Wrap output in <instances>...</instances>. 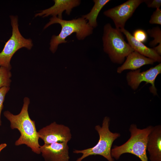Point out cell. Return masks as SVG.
Here are the masks:
<instances>
[{
	"mask_svg": "<svg viewBox=\"0 0 161 161\" xmlns=\"http://www.w3.org/2000/svg\"><path fill=\"white\" fill-rule=\"evenodd\" d=\"M24 103L19 114L14 115L8 111L4 112V116L10 123L12 129H16L20 133L19 138L15 142V145L18 146L25 144L30 148L32 151L37 154L41 153L39 144V137L35 127V121L30 118L28 112L30 99L24 98Z\"/></svg>",
	"mask_w": 161,
	"mask_h": 161,
	"instance_id": "obj_1",
	"label": "cell"
},
{
	"mask_svg": "<svg viewBox=\"0 0 161 161\" xmlns=\"http://www.w3.org/2000/svg\"><path fill=\"white\" fill-rule=\"evenodd\" d=\"M49 20V22L44 26V29L55 23L59 24L61 27L58 35H53L50 40L49 49L53 53L56 51L59 44L67 42L66 39L72 33H76L78 40H83L93 33V28L82 17L66 20L60 19L57 16H53Z\"/></svg>",
	"mask_w": 161,
	"mask_h": 161,
	"instance_id": "obj_2",
	"label": "cell"
},
{
	"mask_svg": "<svg viewBox=\"0 0 161 161\" xmlns=\"http://www.w3.org/2000/svg\"><path fill=\"white\" fill-rule=\"evenodd\" d=\"M153 127L149 126L143 129H138L134 124H131L129 130L131 137L124 144L115 145L111 149L112 157L118 159L123 154L129 153L139 157L142 161H148L146 150L148 137Z\"/></svg>",
	"mask_w": 161,
	"mask_h": 161,
	"instance_id": "obj_3",
	"label": "cell"
},
{
	"mask_svg": "<svg viewBox=\"0 0 161 161\" xmlns=\"http://www.w3.org/2000/svg\"><path fill=\"white\" fill-rule=\"evenodd\" d=\"M103 50L114 63L122 64L129 54L134 51L125 40L120 30L109 23L105 25L102 37Z\"/></svg>",
	"mask_w": 161,
	"mask_h": 161,
	"instance_id": "obj_4",
	"label": "cell"
},
{
	"mask_svg": "<svg viewBox=\"0 0 161 161\" xmlns=\"http://www.w3.org/2000/svg\"><path fill=\"white\" fill-rule=\"evenodd\" d=\"M110 119L105 117L103 120L102 126H96L95 129L99 136L97 143L94 147L82 150H75V153H81L82 155L76 161H81L83 159L89 156L100 155L109 161H114L111 155L112 145L114 141L120 136V134L112 133L109 129Z\"/></svg>",
	"mask_w": 161,
	"mask_h": 161,
	"instance_id": "obj_5",
	"label": "cell"
},
{
	"mask_svg": "<svg viewBox=\"0 0 161 161\" xmlns=\"http://www.w3.org/2000/svg\"><path fill=\"white\" fill-rule=\"evenodd\" d=\"M10 17L12 28V35L0 53V67L3 66L10 70L12 68L10 61L15 53L23 47L30 50L33 44L31 39L25 38L21 34L17 16H10Z\"/></svg>",
	"mask_w": 161,
	"mask_h": 161,
	"instance_id": "obj_6",
	"label": "cell"
},
{
	"mask_svg": "<svg viewBox=\"0 0 161 161\" xmlns=\"http://www.w3.org/2000/svg\"><path fill=\"white\" fill-rule=\"evenodd\" d=\"M144 0H129L124 3L105 11L103 14L113 21L116 28H124L127 20L133 15L137 7Z\"/></svg>",
	"mask_w": 161,
	"mask_h": 161,
	"instance_id": "obj_7",
	"label": "cell"
},
{
	"mask_svg": "<svg viewBox=\"0 0 161 161\" xmlns=\"http://www.w3.org/2000/svg\"><path fill=\"white\" fill-rule=\"evenodd\" d=\"M38 134L39 138L43 140L44 144L68 143L72 138L69 127L55 122L40 129Z\"/></svg>",
	"mask_w": 161,
	"mask_h": 161,
	"instance_id": "obj_8",
	"label": "cell"
},
{
	"mask_svg": "<svg viewBox=\"0 0 161 161\" xmlns=\"http://www.w3.org/2000/svg\"><path fill=\"white\" fill-rule=\"evenodd\" d=\"M140 70L138 69L127 73L126 79L128 85L132 89L135 90L142 82H145L146 83H149L151 85L149 89L151 92L154 95H157V90L154 83L156 77L161 73V63L146 71L140 72Z\"/></svg>",
	"mask_w": 161,
	"mask_h": 161,
	"instance_id": "obj_9",
	"label": "cell"
},
{
	"mask_svg": "<svg viewBox=\"0 0 161 161\" xmlns=\"http://www.w3.org/2000/svg\"><path fill=\"white\" fill-rule=\"evenodd\" d=\"M40 151L46 161H69V147L67 143L44 144Z\"/></svg>",
	"mask_w": 161,
	"mask_h": 161,
	"instance_id": "obj_10",
	"label": "cell"
},
{
	"mask_svg": "<svg viewBox=\"0 0 161 161\" xmlns=\"http://www.w3.org/2000/svg\"><path fill=\"white\" fill-rule=\"evenodd\" d=\"M54 5L50 7L40 11L35 15V17L42 16L43 17L49 16H57L58 18L62 19L63 12L65 11L66 13L69 15L72 9L78 6L80 1L79 0H54Z\"/></svg>",
	"mask_w": 161,
	"mask_h": 161,
	"instance_id": "obj_11",
	"label": "cell"
},
{
	"mask_svg": "<svg viewBox=\"0 0 161 161\" xmlns=\"http://www.w3.org/2000/svg\"><path fill=\"white\" fill-rule=\"evenodd\" d=\"M147 150L151 161H161V126L153 127L148 137Z\"/></svg>",
	"mask_w": 161,
	"mask_h": 161,
	"instance_id": "obj_12",
	"label": "cell"
},
{
	"mask_svg": "<svg viewBox=\"0 0 161 161\" xmlns=\"http://www.w3.org/2000/svg\"><path fill=\"white\" fill-rule=\"evenodd\" d=\"M120 30L126 36L128 43L134 51L153 60L155 62H161V56L156 52L153 48L148 47L143 43L137 41L132 35L125 28Z\"/></svg>",
	"mask_w": 161,
	"mask_h": 161,
	"instance_id": "obj_13",
	"label": "cell"
},
{
	"mask_svg": "<svg viewBox=\"0 0 161 161\" xmlns=\"http://www.w3.org/2000/svg\"><path fill=\"white\" fill-rule=\"evenodd\" d=\"M154 62L153 60L134 51L127 57L125 61L118 68L117 71L120 73L126 69L137 70L144 65L152 64Z\"/></svg>",
	"mask_w": 161,
	"mask_h": 161,
	"instance_id": "obj_14",
	"label": "cell"
},
{
	"mask_svg": "<svg viewBox=\"0 0 161 161\" xmlns=\"http://www.w3.org/2000/svg\"><path fill=\"white\" fill-rule=\"evenodd\" d=\"M93 1L94 4L90 12L86 15L82 16V17L86 20H88L89 25L93 28L97 26V19L100 10L110 0H94Z\"/></svg>",
	"mask_w": 161,
	"mask_h": 161,
	"instance_id": "obj_15",
	"label": "cell"
},
{
	"mask_svg": "<svg viewBox=\"0 0 161 161\" xmlns=\"http://www.w3.org/2000/svg\"><path fill=\"white\" fill-rule=\"evenodd\" d=\"M7 68L0 67V89L4 87H10L11 80V73Z\"/></svg>",
	"mask_w": 161,
	"mask_h": 161,
	"instance_id": "obj_16",
	"label": "cell"
},
{
	"mask_svg": "<svg viewBox=\"0 0 161 161\" xmlns=\"http://www.w3.org/2000/svg\"><path fill=\"white\" fill-rule=\"evenodd\" d=\"M147 32L151 37L154 38V40L149 43L150 47H154L158 44H161V30L159 27L148 30Z\"/></svg>",
	"mask_w": 161,
	"mask_h": 161,
	"instance_id": "obj_17",
	"label": "cell"
},
{
	"mask_svg": "<svg viewBox=\"0 0 161 161\" xmlns=\"http://www.w3.org/2000/svg\"><path fill=\"white\" fill-rule=\"evenodd\" d=\"M132 36L137 41L142 43L146 42L147 40V33L144 30L141 29L135 30Z\"/></svg>",
	"mask_w": 161,
	"mask_h": 161,
	"instance_id": "obj_18",
	"label": "cell"
},
{
	"mask_svg": "<svg viewBox=\"0 0 161 161\" xmlns=\"http://www.w3.org/2000/svg\"><path fill=\"white\" fill-rule=\"evenodd\" d=\"M151 24H156L161 25V10L160 8L156 9L153 13L149 20Z\"/></svg>",
	"mask_w": 161,
	"mask_h": 161,
	"instance_id": "obj_19",
	"label": "cell"
},
{
	"mask_svg": "<svg viewBox=\"0 0 161 161\" xmlns=\"http://www.w3.org/2000/svg\"><path fill=\"white\" fill-rule=\"evenodd\" d=\"M10 87H4L0 89V126L1 125V113L4 107L3 103L5 96L10 90Z\"/></svg>",
	"mask_w": 161,
	"mask_h": 161,
	"instance_id": "obj_20",
	"label": "cell"
},
{
	"mask_svg": "<svg viewBox=\"0 0 161 161\" xmlns=\"http://www.w3.org/2000/svg\"><path fill=\"white\" fill-rule=\"evenodd\" d=\"M144 2L149 7L160 8L161 6V0H144Z\"/></svg>",
	"mask_w": 161,
	"mask_h": 161,
	"instance_id": "obj_21",
	"label": "cell"
},
{
	"mask_svg": "<svg viewBox=\"0 0 161 161\" xmlns=\"http://www.w3.org/2000/svg\"><path fill=\"white\" fill-rule=\"evenodd\" d=\"M156 52L160 56L161 55V44H158L157 47H155L153 48Z\"/></svg>",
	"mask_w": 161,
	"mask_h": 161,
	"instance_id": "obj_22",
	"label": "cell"
},
{
	"mask_svg": "<svg viewBox=\"0 0 161 161\" xmlns=\"http://www.w3.org/2000/svg\"><path fill=\"white\" fill-rule=\"evenodd\" d=\"M7 146V144L5 143H1L0 145V152L4 148H5Z\"/></svg>",
	"mask_w": 161,
	"mask_h": 161,
	"instance_id": "obj_23",
	"label": "cell"
}]
</instances>
